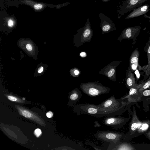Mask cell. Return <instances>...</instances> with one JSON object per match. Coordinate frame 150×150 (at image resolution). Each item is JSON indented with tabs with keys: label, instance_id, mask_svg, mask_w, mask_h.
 I'll list each match as a JSON object with an SVG mask.
<instances>
[{
	"label": "cell",
	"instance_id": "3",
	"mask_svg": "<svg viewBox=\"0 0 150 150\" xmlns=\"http://www.w3.org/2000/svg\"><path fill=\"white\" fill-rule=\"evenodd\" d=\"M126 103L121 98H116L114 94L98 105L101 108H103L111 112H123L124 107Z\"/></svg>",
	"mask_w": 150,
	"mask_h": 150
},
{
	"label": "cell",
	"instance_id": "35",
	"mask_svg": "<svg viewBox=\"0 0 150 150\" xmlns=\"http://www.w3.org/2000/svg\"><path fill=\"white\" fill-rule=\"evenodd\" d=\"M147 136H148L149 138L150 139V131L148 132V133H147Z\"/></svg>",
	"mask_w": 150,
	"mask_h": 150
},
{
	"label": "cell",
	"instance_id": "11",
	"mask_svg": "<svg viewBox=\"0 0 150 150\" xmlns=\"http://www.w3.org/2000/svg\"><path fill=\"white\" fill-rule=\"evenodd\" d=\"M141 86L142 83L138 85L136 87L131 88L129 94L121 99L123 100L127 98L129 102H135L139 101L141 98L142 93V92L139 91V89Z\"/></svg>",
	"mask_w": 150,
	"mask_h": 150
},
{
	"label": "cell",
	"instance_id": "36",
	"mask_svg": "<svg viewBox=\"0 0 150 150\" xmlns=\"http://www.w3.org/2000/svg\"><path fill=\"white\" fill-rule=\"evenodd\" d=\"M149 78H150V75H149Z\"/></svg>",
	"mask_w": 150,
	"mask_h": 150
},
{
	"label": "cell",
	"instance_id": "8",
	"mask_svg": "<svg viewBox=\"0 0 150 150\" xmlns=\"http://www.w3.org/2000/svg\"><path fill=\"white\" fill-rule=\"evenodd\" d=\"M128 120L121 117L111 116L105 117L103 122L104 125L115 129L121 128L125 124Z\"/></svg>",
	"mask_w": 150,
	"mask_h": 150
},
{
	"label": "cell",
	"instance_id": "5",
	"mask_svg": "<svg viewBox=\"0 0 150 150\" xmlns=\"http://www.w3.org/2000/svg\"><path fill=\"white\" fill-rule=\"evenodd\" d=\"M140 26L130 27L125 29L118 38V40L121 42L123 39L132 40L133 45L135 44L137 37L141 31Z\"/></svg>",
	"mask_w": 150,
	"mask_h": 150
},
{
	"label": "cell",
	"instance_id": "15",
	"mask_svg": "<svg viewBox=\"0 0 150 150\" xmlns=\"http://www.w3.org/2000/svg\"><path fill=\"white\" fill-rule=\"evenodd\" d=\"M148 0H127L125 3V12L132 11L136 8L142 5Z\"/></svg>",
	"mask_w": 150,
	"mask_h": 150
},
{
	"label": "cell",
	"instance_id": "10",
	"mask_svg": "<svg viewBox=\"0 0 150 150\" xmlns=\"http://www.w3.org/2000/svg\"><path fill=\"white\" fill-rule=\"evenodd\" d=\"M139 52L137 48L132 52L129 59V67L131 70L134 72L139 69L141 70V67L139 64Z\"/></svg>",
	"mask_w": 150,
	"mask_h": 150
},
{
	"label": "cell",
	"instance_id": "34",
	"mask_svg": "<svg viewBox=\"0 0 150 150\" xmlns=\"http://www.w3.org/2000/svg\"><path fill=\"white\" fill-rule=\"evenodd\" d=\"M144 16L146 18H148L149 19V21L150 22V16H147L145 14Z\"/></svg>",
	"mask_w": 150,
	"mask_h": 150
},
{
	"label": "cell",
	"instance_id": "19",
	"mask_svg": "<svg viewBox=\"0 0 150 150\" xmlns=\"http://www.w3.org/2000/svg\"><path fill=\"white\" fill-rule=\"evenodd\" d=\"M149 122H142L139 121L137 128L138 133H142L146 131L149 127Z\"/></svg>",
	"mask_w": 150,
	"mask_h": 150
},
{
	"label": "cell",
	"instance_id": "27",
	"mask_svg": "<svg viewBox=\"0 0 150 150\" xmlns=\"http://www.w3.org/2000/svg\"><path fill=\"white\" fill-rule=\"evenodd\" d=\"M141 92L143 95L144 96H150V90L146 89Z\"/></svg>",
	"mask_w": 150,
	"mask_h": 150
},
{
	"label": "cell",
	"instance_id": "31",
	"mask_svg": "<svg viewBox=\"0 0 150 150\" xmlns=\"http://www.w3.org/2000/svg\"><path fill=\"white\" fill-rule=\"evenodd\" d=\"M94 126L95 127H100L101 125L100 124L98 123V122L96 121L94 122Z\"/></svg>",
	"mask_w": 150,
	"mask_h": 150
},
{
	"label": "cell",
	"instance_id": "12",
	"mask_svg": "<svg viewBox=\"0 0 150 150\" xmlns=\"http://www.w3.org/2000/svg\"><path fill=\"white\" fill-rule=\"evenodd\" d=\"M150 5L146 4L135 8L127 16L126 19L132 18L145 14L150 10Z\"/></svg>",
	"mask_w": 150,
	"mask_h": 150
},
{
	"label": "cell",
	"instance_id": "29",
	"mask_svg": "<svg viewBox=\"0 0 150 150\" xmlns=\"http://www.w3.org/2000/svg\"><path fill=\"white\" fill-rule=\"evenodd\" d=\"M26 48L29 51H31L32 50V47L31 45L29 44H28L26 45Z\"/></svg>",
	"mask_w": 150,
	"mask_h": 150
},
{
	"label": "cell",
	"instance_id": "21",
	"mask_svg": "<svg viewBox=\"0 0 150 150\" xmlns=\"http://www.w3.org/2000/svg\"><path fill=\"white\" fill-rule=\"evenodd\" d=\"M149 88H150V78H148L145 81L142 83V86L139 89V91L141 92Z\"/></svg>",
	"mask_w": 150,
	"mask_h": 150
},
{
	"label": "cell",
	"instance_id": "30",
	"mask_svg": "<svg viewBox=\"0 0 150 150\" xmlns=\"http://www.w3.org/2000/svg\"><path fill=\"white\" fill-rule=\"evenodd\" d=\"M53 114L52 112L49 111L46 113V116L48 118H51L52 117Z\"/></svg>",
	"mask_w": 150,
	"mask_h": 150
},
{
	"label": "cell",
	"instance_id": "24",
	"mask_svg": "<svg viewBox=\"0 0 150 150\" xmlns=\"http://www.w3.org/2000/svg\"><path fill=\"white\" fill-rule=\"evenodd\" d=\"M7 23L8 26L10 27H12L15 24V21L13 18H8L7 21Z\"/></svg>",
	"mask_w": 150,
	"mask_h": 150
},
{
	"label": "cell",
	"instance_id": "14",
	"mask_svg": "<svg viewBox=\"0 0 150 150\" xmlns=\"http://www.w3.org/2000/svg\"><path fill=\"white\" fill-rule=\"evenodd\" d=\"M144 51L147 54L148 64L142 67L141 70H143L145 72L147 78L150 75V35L149 39L145 46Z\"/></svg>",
	"mask_w": 150,
	"mask_h": 150
},
{
	"label": "cell",
	"instance_id": "6",
	"mask_svg": "<svg viewBox=\"0 0 150 150\" xmlns=\"http://www.w3.org/2000/svg\"><path fill=\"white\" fill-rule=\"evenodd\" d=\"M91 30L87 28L82 32H79L74 35L73 43L74 46L79 47L85 42H90L93 36Z\"/></svg>",
	"mask_w": 150,
	"mask_h": 150
},
{
	"label": "cell",
	"instance_id": "22",
	"mask_svg": "<svg viewBox=\"0 0 150 150\" xmlns=\"http://www.w3.org/2000/svg\"><path fill=\"white\" fill-rule=\"evenodd\" d=\"M81 72L79 69L76 67L73 68L70 71L71 75L74 77H78L80 74Z\"/></svg>",
	"mask_w": 150,
	"mask_h": 150
},
{
	"label": "cell",
	"instance_id": "33",
	"mask_svg": "<svg viewBox=\"0 0 150 150\" xmlns=\"http://www.w3.org/2000/svg\"><path fill=\"white\" fill-rule=\"evenodd\" d=\"M43 67H40L38 70V72L39 73H41L43 71Z\"/></svg>",
	"mask_w": 150,
	"mask_h": 150
},
{
	"label": "cell",
	"instance_id": "28",
	"mask_svg": "<svg viewBox=\"0 0 150 150\" xmlns=\"http://www.w3.org/2000/svg\"><path fill=\"white\" fill-rule=\"evenodd\" d=\"M41 131L39 129H36L34 131V134L37 137H39L41 134Z\"/></svg>",
	"mask_w": 150,
	"mask_h": 150
},
{
	"label": "cell",
	"instance_id": "7",
	"mask_svg": "<svg viewBox=\"0 0 150 150\" xmlns=\"http://www.w3.org/2000/svg\"><path fill=\"white\" fill-rule=\"evenodd\" d=\"M121 61H113L98 72V73L104 75L110 80L115 82L116 80V69Z\"/></svg>",
	"mask_w": 150,
	"mask_h": 150
},
{
	"label": "cell",
	"instance_id": "13",
	"mask_svg": "<svg viewBox=\"0 0 150 150\" xmlns=\"http://www.w3.org/2000/svg\"><path fill=\"white\" fill-rule=\"evenodd\" d=\"M68 95L69 100L68 105L69 106H73L75 105L82 96L81 91L77 88L73 89Z\"/></svg>",
	"mask_w": 150,
	"mask_h": 150
},
{
	"label": "cell",
	"instance_id": "17",
	"mask_svg": "<svg viewBox=\"0 0 150 150\" xmlns=\"http://www.w3.org/2000/svg\"><path fill=\"white\" fill-rule=\"evenodd\" d=\"M135 149L129 144L121 143L120 142L116 143H110L106 150H134Z\"/></svg>",
	"mask_w": 150,
	"mask_h": 150
},
{
	"label": "cell",
	"instance_id": "2",
	"mask_svg": "<svg viewBox=\"0 0 150 150\" xmlns=\"http://www.w3.org/2000/svg\"><path fill=\"white\" fill-rule=\"evenodd\" d=\"M80 88L83 92L91 97L108 93L111 90L98 81L81 83Z\"/></svg>",
	"mask_w": 150,
	"mask_h": 150
},
{
	"label": "cell",
	"instance_id": "32",
	"mask_svg": "<svg viewBox=\"0 0 150 150\" xmlns=\"http://www.w3.org/2000/svg\"><path fill=\"white\" fill-rule=\"evenodd\" d=\"M79 56L83 58L85 57L86 56V54L85 52H82L80 53Z\"/></svg>",
	"mask_w": 150,
	"mask_h": 150
},
{
	"label": "cell",
	"instance_id": "23",
	"mask_svg": "<svg viewBox=\"0 0 150 150\" xmlns=\"http://www.w3.org/2000/svg\"><path fill=\"white\" fill-rule=\"evenodd\" d=\"M7 98L9 100L12 101L20 103L23 102L21 99L15 96H7Z\"/></svg>",
	"mask_w": 150,
	"mask_h": 150
},
{
	"label": "cell",
	"instance_id": "9",
	"mask_svg": "<svg viewBox=\"0 0 150 150\" xmlns=\"http://www.w3.org/2000/svg\"><path fill=\"white\" fill-rule=\"evenodd\" d=\"M15 107L21 115L37 122L42 126H44V123L42 119L33 112L17 105H15Z\"/></svg>",
	"mask_w": 150,
	"mask_h": 150
},
{
	"label": "cell",
	"instance_id": "20",
	"mask_svg": "<svg viewBox=\"0 0 150 150\" xmlns=\"http://www.w3.org/2000/svg\"><path fill=\"white\" fill-rule=\"evenodd\" d=\"M139 120L135 113L133 115L132 119L131 121L130 126L131 130L132 132H135L137 129Z\"/></svg>",
	"mask_w": 150,
	"mask_h": 150
},
{
	"label": "cell",
	"instance_id": "18",
	"mask_svg": "<svg viewBox=\"0 0 150 150\" xmlns=\"http://www.w3.org/2000/svg\"><path fill=\"white\" fill-rule=\"evenodd\" d=\"M29 5L33 6L35 10L39 11L42 9L45 6V4L40 3H36L31 0H25L23 2Z\"/></svg>",
	"mask_w": 150,
	"mask_h": 150
},
{
	"label": "cell",
	"instance_id": "4",
	"mask_svg": "<svg viewBox=\"0 0 150 150\" xmlns=\"http://www.w3.org/2000/svg\"><path fill=\"white\" fill-rule=\"evenodd\" d=\"M95 137L103 142L116 144L125 136L124 134L110 131H100L94 134Z\"/></svg>",
	"mask_w": 150,
	"mask_h": 150
},
{
	"label": "cell",
	"instance_id": "26",
	"mask_svg": "<svg viewBox=\"0 0 150 150\" xmlns=\"http://www.w3.org/2000/svg\"><path fill=\"white\" fill-rule=\"evenodd\" d=\"M111 29V26L109 25H107L103 26L102 28L103 32H106L109 31Z\"/></svg>",
	"mask_w": 150,
	"mask_h": 150
},
{
	"label": "cell",
	"instance_id": "16",
	"mask_svg": "<svg viewBox=\"0 0 150 150\" xmlns=\"http://www.w3.org/2000/svg\"><path fill=\"white\" fill-rule=\"evenodd\" d=\"M125 80L127 87L128 88L136 87L138 86L135 81L134 74L129 67L126 70Z\"/></svg>",
	"mask_w": 150,
	"mask_h": 150
},
{
	"label": "cell",
	"instance_id": "25",
	"mask_svg": "<svg viewBox=\"0 0 150 150\" xmlns=\"http://www.w3.org/2000/svg\"><path fill=\"white\" fill-rule=\"evenodd\" d=\"M86 144H88L90 146H92L96 150H106L105 149L104 147H99L98 146L94 144L91 143V142H87L86 143Z\"/></svg>",
	"mask_w": 150,
	"mask_h": 150
},
{
	"label": "cell",
	"instance_id": "1",
	"mask_svg": "<svg viewBox=\"0 0 150 150\" xmlns=\"http://www.w3.org/2000/svg\"><path fill=\"white\" fill-rule=\"evenodd\" d=\"M73 111L78 116L86 114L98 117H101L104 116L119 115L122 113L120 112H110L101 108L99 105L90 103L75 105H73Z\"/></svg>",
	"mask_w": 150,
	"mask_h": 150
}]
</instances>
